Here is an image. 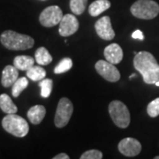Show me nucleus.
<instances>
[{"mask_svg":"<svg viewBox=\"0 0 159 159\" xmlns=\"http://www.w3.org/2000/svg\"><path fill=\"white\" fill-rule=\"evenodd\" d=\"M73 67V60L70 57L62 58L54 68V73L56 74H60L68 72Z\"/></svg>","mask_w":159,"mask_h":159,"instance_id":"nucleus-22","label":"nucleus"},{"mask_svg":"<svg viewBox=\"0 0 159 159\" xmlns=\"http://www.w3.org/2000/svg\"><path fill=\"white\" fill-rule=\"evenodd\" d=\"M155 159H159V156H157V157H155Z\"/></svg>","mask_w":159,"mask_h":159,"instance_id":"nucleus-30","label":"nucleus"},{"mask_svg":"<svg viewBox=\"0 0 159 159\" xmlns=\"http://www.w3.org/2000/svg\"><path fill=\"white\" fill-rule=\"evenodd\" d=\"M155 84L157 86V87H159V80H157V82H156V83H155Z\"/></svg>","mask_w":159,"mask_h":159,"instance_id":"nucleus-29","label":"nucleus"},{"mask_svg":"<svg viewBox=\"0 0 159 159\" xmlns=\"http://www.w3.org/2000/svg\"><path fill=\"white\" fill-rule=\"evenodd\" d=\"M79 21L74 14H65L59 23L58 32L61 36H69L79 29Z\"/></svg>","mask_w":159,"mask_h":159,"instance_id":"nucleus-9","label":"nucleus"},{"mask_svg":"<svg viewBox=\"0 0 159 159\" xmlns=\"http://www.w3.org/2000/svg\"><path fill=\"white\" fill-rule=\"evenodd\" d=\"M74 111V106L72 102L66 97H63L59 100L55 114V125L57 128H62L68 124Z\"/></svg>","mask_w":159,"mask_h":159,"instance_id":"nucleus-6","label":"nucleus"},{"mask_svg":"<svg viewBox=\"0 0 159 159\" xmlns=\"http://www.w3.org/2000/svg\"><path fill=\"white\" fill-rule=\"evenodd\" d=\"M88 0H70V9L74 14L81 15L86 10Z\"/></svg>","mask_w":159,"mask_h":159,"instance_id":"nucleus-21","label":"nucleus"},{"mask_svg":"<svg viewBox=\"0 0 159 159\" xmlns=\"http://www.w3.org/2000/svg\"><path fill=\"white\" fill-rule=\"evenodd\" d=\"M119 150L125 157H132L140 154L142 150V145L136 139L127 137L119 142Z\"/></svg>","mask_w":159,"mask_h":159,"instance_id":"nucleus-10","label":"nucleus"},{"mask_svg":"<svg viewBox=\"0 0 159 159\" xmlns=\"http://www.w3.org/2000/svg\"><path fill=\"white\" fill-rule=\"evenodd\" d=\"M46 109L43 105H34L29 109L28 111V118L29 121L34 125H39L44 119Z\"/></svg>","mask_w":159,"mask_h":159,"instance_id":"nucleus-14","label":"nucleus"},{"mask_svg":"<svg viewBox=\"0 0 159 159\" xmlns=\"http://www.w3.org/2000/svg\"><path fill=\"white\" fill-rule=\"evenodd\" d=\"M131 13L138 19L152 20L159 13V5L153 0H137L130 8Z\"/></svg>","mask_w":159,"mask_h":159,"instance_id":"nucleus-4","label":"nucleus"},{"mask_svg":"<svg viewBox=\"0 0 159 159\" xmlns=\"http://www.w3.org/2000/svg\"><path fill=\"white\" fill-rule=\"evenodd\" d=\"M148 114L151 118H156L159 115V97L154 99L152 102L148 103L147 107Z\"/></svg>","mask_w":159,"mask_h":159,"instance_id":"nucleus-24","label":"nucleus"},{"mask_svg":"<svg viewBox=\"0 0 159 159\" xmlns=\"http://www.w3.org/2000/svg\"><path fill=\"white\" fill-rule=\"evenodd\" d=\"M102 158V153L97 149L88 150L80 156V159H101Z\"/></svg>","mask_w":159,"mask_h":159,"instance_id":"nucleus-25","label":"nucleus"},{"mask_svg":"<svg viewBox=\"0 0 159 159\" xmlns=\"http://www.w3.org/2000/svg\"><path fill=\"white\" fill-rule=\"evenodd\" d=\"M109 113L114 124L120 128H126L130 124V112L124 102L119 100L109 104Z\"/></svg>","mask_w":159,"mask_h":159,"instance_id":"nucleus-5","label":"nucleus"},{"mask_svg":"<svg viewBox=\"0 0 159 159\" xmlns=\"http://www.w3.org/2000/svg\"><path fill=\"white\" fill-rule=\"evenodd\" d=\"M132 37H133L134 39H139V40H141V41L144 40V35H143V33H142L141 30H139V29L135 30V31L132 34Z\"/></svg>","mask_w":159,"mask_h":159,"instance_id":"nucleus-26","label":"nucleus"},{"mask_svg":"<svg viewBox=\"0 0 159 159\" xmlns=\"http://www.w3.org/2000/svg\"><path fill=\"white\" fill-rule=\"evenodd\" d=\"M111 7V2L109 0H96L89 6V12L91 16L97 17L104 11Z\"/></svg>","mask_w":159,"mask_h":159,"instance_id":"nucleus-15","label":"nucleus"},{"mask_svg":"<svg viewBox=\"0 0 159 159\" xmlns=\"http://www.w3.org/2000/svg\"><path fill=\"white\" fill-rule=\"evenodd\" d=\"M69 156H67L66 154L65 153H60L57 155V156H55L53 159H69Z\"/></svg>","mask_w":159,"mask_h":159,"instance_id":"nucleus-27","label":"nucleus"},{"mask_svg":"<svg viewBox=\"0 0 159 159\" xmlns=\"http://www.w3.org/2000/svg\"><path fill=\"white\" fill-rule=\"evenodd\" d=\"M39 87L41 88V96L43 98H47L51 96L53 81L51 79H43L40 80Z\"/></svg>","mask_w":159,"mask_h":159,"instance_id":"nucleus-23","label":"nucleus"},{"mask_svg":"<svg viewBox=\"0 0 159 159\" xmlns=\"http://www.w3.org/2000/svg\"><path fill=\"white\" fill-rule=\"evenodd\" d=\"M97 34L100 38L106 41H111L115 37V32L111 27V19L109 16H103L99 19L95 24Z\"/></svg>","mask_w":159,"mask_h":159,"instance_id":"nucleus-11","label":"nucleus"},{"mask_svg":"<svg viewBox=\"0 0 159 159\" xmlns=\"http://www.w3.org/2000/svg\"><path fill=\"white\" fill-rule=\"evenodd\" d=\"M95 68L102 78L110 82H116L120 79V73L118 68L114 66V64L108 62L107 60L97 61Z\"/></svg>","mask_w":159,"mask_h":159,"instance_id":"nucleus-8","label":"nucleus"},{"mask_svg":"<svg viewBox=\"0 0 159 159\" xmlns=\"http://www.w3.org/2000/svg\"><path fill=\"white\" fill-rule=\"evenodd\" d=\"M34 57H35L34 59H35L36 63L40 66H47V65L51 64L52 61V56L44 47L38 48L35 51Z\"/></svg>","mask_w":159,"mask_h":159,"instance_id":"nucleus-18","label":"nucleus"},{"mask_svg":"<svg viewBox=\"0 0 159 159\" xmlns=\"http://www.w3.org/2000/svg\"><path fill=\"white\" fill-rule=\"evenodd\" d=\"M104 57L111 64H119L123 59V50L118 43H111L104 49Z\"/></svg>","mask_w":159,"mask_h":159,"instance_id":"nucleus-12","label":"nucleus"},{"mask_svg":"<svg viewBox=\"0 0 159 159\" xmlns=\"http://www.w3.org/2000/svg\"><path fill=\"white\" fill-rule=\"evenodd\" d=\"M29 86V80L26 77L18 78V80L14 82L11 88V95L13 97H19L24 89H27Z\"/></svg>","mask_w":159,"mask_h":159,"instance_id":"nucleus-20","label":"nucleus"},{"mask_svg":"<svg viewBox=\"0 0 159 159\" xmlns=\"http://www.w3.org/2000/svg\"><path fill=\"white\" fill-rule=\"evenodd\" d=\"M0 41L4 47L11 51H25L31 49L34 44V40L31 36L12 30L4 31L0 36Z\"/></svg>","mask_w":159,"mask_h":159,"instance_id":"nucleus-2","label":"nucleus"},{"mask_svg":"<svg viewBox=\"0 0 159 159\" xmlns=\"http://www.w3.org/2000/svg\"><path fill=\"white\" fill-rule=\"evenodd\" d=\"M134 77H136V74H133L132 75L130 76V79H132V78H134Z\"/></svg>","mask_w":159,"mask_h":159,"instance_id":"nucleus-28","label":"nucleus"},{"mask_svg":"<svg viewBox=\"0 0 159 159\" xmlns=\"http://www.w3.org/2000/svg\"><path fill=\"white\" fill-rule=\"evenodd\" d=\"M134 66L142 74L145 83L155 84L159 80V65L150 52H138L134 58Z\"/></svg>","mask_w":159,"mask_h":159,"instance_id":"nucleus-1","label":"nucleus"},{"mask_svg":"<svg viewBox=\"0 0 159 159\" xmlns=\"http://www.w3.org/2000/svg\"><path fill=\"white\" fill-rule=\"evenodd\" d=\"M2 126L7 133L16 137H25L29 132L27 120L15 113L7 114L2 120Z\"/></svg>","mask_w":159,"mask_h":159,"instance_id":"nucleus-3","label":"nucleus"},{"mask_svg":"<svg viewBox=\"0 0 159 159\" xmlns=\"http://www.w3.org/2000/svg\"><path fill=\"white\" fill-rule=\"evenodd\" d=\"M19 78V71L14 66H6L2 72L1 83L5 88H9L14 84Z\"/></svg>","mask_w":159,"mask_h":159,"instance_id":"nucleus-13","label":"nucleus"},{"mask_svg":"<svg viewBox=\"0 0 159 159\" xmlns=\"http://www.w3.org/2000/svg\"><path fill=\"white\" fill-rule=\"evenodd\" d=\"M35 59L34 57H30V56H17L15 57L13 60V65L14 66L20 71H28L33 66H34Z\"/></svg>","mask_w":159,"mask_h":159,"instance_id":"nucleus-16","label":"nucleus"},{"mask_svg":"<svg viewBox=\"0 0 159 159\" xmlns=\"http://www.w3.org/2000/svg\"><path fill=\"white\" fill-rule=\"evenodd\" d=\"M62 10L57 6L46 7L39 16L40 23L45 28H51L59 24L63 18Z\"/></svg>","mask_w":159,"mask_h":159,"instance_id":"nucleus-7","label":"nucleus"},{"mask_svg":"<svg viewBox=\"0 0 159 159\" xmlns=\"http://www.w3.org/2000/svg\"><path fill=\"white\" fill-rule=\"evenodd\" d=\"M46 76V71L40 66H33L27 71V77L33 81H40Z\"/></svg>","mask_w":159,"mask_h":159,"instance_id":"nucleus-19","label":"nucleus"},{"mask_svg":"<svg viewBox=\"0 0 159 159\" xmlns=\"http://www.w3.org/2000/svg\"><path fill=\"white\" fill-rule=\"evenodd\" d=\"M0 108L7 114L16 113L18 111L17 106L12 102L11 97L6 94L0 95Z\"/></svg>","mask_w":159,"mask_h":159,"instance_id":"nucleus-17","label":"nucleus"}]
</instances>
